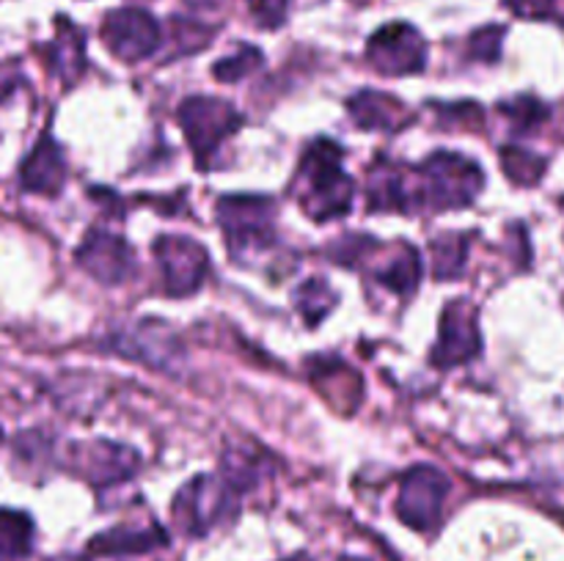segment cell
<instances>
[{"instance_id":"8","label":"cell","mask_w":564,"mask_h":561,"mask_svg":"<svg viewBox=\"0 0 564 561\" xmlns=\"http://www.w3.org/2000/svg\"><path fill=\"white\" fill-rule=\"evenodd\" d=\"M80 262L91 275L108 280V284H116V280L130 273L132 253L119 237L94 231V234H88L86 245L80 248Z\"/></svg>"},{"instance_id":"13","label":"cell","mask_w":564,"mask_h":561,"mask_svg":"<svg viewBox=\"0 0 564 561\" xmlns=\"http://www.w3.org/2000/svg\"><path fill=\"white\" fill-rule=\"evenodd\" d=\"M262 61V55L257 53L253 47H242L240 55H235V58H226L220 61L218 66H215V75L220 77V80L231 82V80H240V77H246L248 72L253 69V66Z\"/></svg>"},{"instance_id":"14","label":"cell","mask_w":564,"mask_h":561,"mask_svg":"<svg viewBox=\"0 0 564 561\" xmlns=\"http://www.w3.org/2000/svg\"><path fill=\"white\" fill-rule=\"evenodd\" d=\"M14 86H17L14 72H11L9 66H0V99H3L6 94H9Z\"/></svg>"},{"instance_id":"11","label":"cell","mask_w":564,"mask_h":561,"mask_svg":"<svg viewBox=\"0 0 564 561\" xmlns=\"http://www.w3.org/2000/svg\"><path fill=\"white\" fill-rule=\"evenodd\" d=\"M352 116H356L358 124H364L369 130H389V127L400 124V102H394L386 94L364 91L358 94L350 102Z\"/></svg>"},{"instance_id":"2","label":"cell","mask_w":564,"mask_h":561,"mask_svg":"<svg viewBox=\"0 0 564 561\" xmlns=\"http://www.w3.org/2000/svg\"><path fill=\"white\" fill-rule=\"evenodd\" d=\"M180 121L191 146L196 148L198 160H204L209 152H215V146L229 132H235V127L240 124V116L220 99L193 97L182 105Z\"/></svg>"},{"instance_id":"3","label":"cell","mask_w":564,"mask_h":561,"mask_svg":"<svg viewBox=\"0 0 564 561\" xmlns=\"http://www.w3.org/2000/svg\"><path fill=\"white\" fill-rule=\"evenodd\" d=\"M424 176V198L430 207L446 209V207H463L471 198L474 187H477V168L468 165L463 157L455 154H435L430 163L422 168Z\"/></svg>"},{"instance_id":"5","label":"cell","mask_w":564,"mask_h":561,"mask_svg":"<svg viewBox=\"0 0 564 561\" xmlns=\"http://www.w3.org/2000/svg\"><path fill=\"white\" fill-rule=\"evenodd\" d=\"M367 53L383 75H411L424 66V42L411 25H386L369 38Z\"/></svg>"},{"instance_id":"4","label":"cell","mask_w":564,"mask_h":561,"mask_svg":"<svg viewBox=\"0 0 564 561\" xmlns=\"http://www.w3.org/2000/svg\"><path fill=\"white\" fill-rule=\"evenodd\" d=\"M102 38L119 58L141 61L160 44V28L147 11L119 9L105 20Z\"/></svg>"},{"instance_id":"9","label":"cell","mask_w":564,"mask_h":561,"mask_svg":"<svg viewBox=\"0 0 564 561\" xmlns=\"http://www.w3.org/2000/svg\"><path fill=\"white\" fill-rule=\"evenodd\" d=\"M22 185L42 193H55L64 185V157H61L58 146L53 141L44 138L33 148V154L22 165Z\"/></svg>"},{"instance_id":"1","label":"cell","mask_w":564,"mask_h":561,"mask_svg":"<svg viewBox=\"0 0 564 561\" xmlns=\"http://www.w3.org/2000/svg\"><path fill=\"white\" fill-rule=\"evenodd\" d=\"M301 174L308 182V209L314 218H334L350 207L352 182L341 170V152L334 143H317L303 160Z\"/></svg>"},{"instance_id":"12","label":"cell","mask_w":564,"mask_h":561,"mask_svg":"<svg viewBox=\"0 0 564 561\" xmlns=\"http://www.w3.org/2000/svg\"><path fill=\"white\" fill-rule=\"evenodd\" d=\"M31 520L20 512H0V556H25L31 550Z\"/></svg>"},{"instance_id":"6","label":"cell","mask_w":564,"mask_h":561,"mask_svg":"<svg viewBox=\"0 0 564 561\" xmlns=\"http://www.w3.org/2000/svg\"><path fill=\"white\" fill-rule=\"evenodd\" d=\"M154 251H158L171 295H191L193 289H198L207 273V253L198 242L185 240V237H163Z\"/></svg>"},{"instance_id":"7","label":"cell","mask_w":564,"mask_h":561,"mask_svg":"<svg viewBox=\"0 0 564 561\" xmlns=\"http://www.w3.org/2000/svg\"><path fill=\"white\" fill-rule=\"evenodd\" d=\"M446 479L433 468H416L408 473L400 493V517L416 528H427L438 520Z\"/></svg>"},{"instance_id":"10","label":"cell","mask_w":564,"mask_h":561,"mask_svg":"<svg viewBox=\"0 0 564 561\" xmlns=\"http://www.w3.org/2000/svg\"><path fill=\"white\" fill-rule=\"evenodd\" d=\"M466 330L468 322H463L460 311L457 308H446L444 317H441V341L433 352V361L438 366H446V363L455 361H466L468 355L474 352L471 341H466Z\"/></svg>"},{"instance_id":"15","label":"cell","mask_w":564,"mask_h":561,"mask_svg":"<svg viewBox=\"0 0 564 561\" xmlns=\"http://www.w3.org/2000/svg\"><path fill=\"white\" fill-rule=\"evenodd\" d=\"M297 561H306V559H297Z\"/></svg>"}]
</instances>
